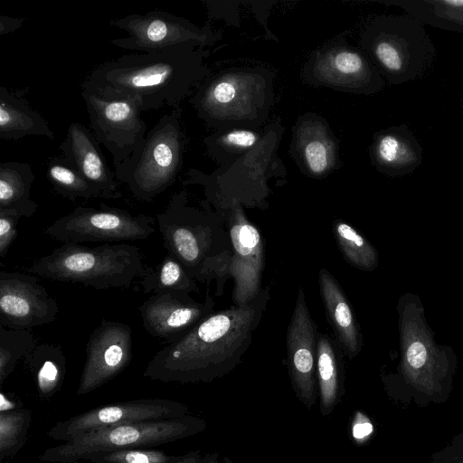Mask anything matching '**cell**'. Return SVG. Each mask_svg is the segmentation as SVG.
<instances>
[{
	"label": "cell",
	"instance_id": "14",
	"mask_svg": "<svg viewBox=\"0 0 463 463\" xmlns=\"http://www.w3.org/2000/svg\"><path fill=\"white\" fill-rule=\"evenodd\" d=\"M58 302L36 277L20 272H0V325L28 329L53 322Z\"/></svg>",
	"mask_w": 463,
	"mask_h": 463
},
{
	"label": "cell",
	"instance_id": "30",
	"mask_svg": "<svg viewBox=\"0 0 463 463\" xmlns=\"http://www.w3.org/2000/svg\"><path fill=\"white\" fill-rule=\"evenodd\" d=\"M32 421L26 409L0 412V463L13 458L24 444Z\"/></svg>",
	"mask_w": 463,
	"mask_h": 463
},
{
	"label": "cell",
	"instance_id": "12",
	"mask_svg": "<svg viewBox=\"0 0 463 463\" xmlns=\"http://www.w3.org/2000/svg\"><path fill=\"white\" fill-rule=\"evenodd\" d=\"M186 199L184 191L174 194L156 218L167 252L194 279L209 258L211 230L203 214L186 205Z\"/></svg>",
	"mask_w": 463,
	"mask_h": 463
},
{
	"label": "cell",
	"instance_id": "3",
	"mask_svg": "<svg viewBox=\"0 0 463 463\" xmlns=\"http://www.w3.org/2000/svg\"><path fill=\"white\" fill-rule=\"evenodd\" d=\"M397 314L400 362L391 378L419 406L446 402L458 368L456 353L436 341L418 295L403 293Z\"/></svg>",
	"mask_w": 463,
	"mask_h": 463
},
{
	"label": "cell",
	"instance_id": "26",
	"mask_svg": "<svg viewBox=\"0 0 463 463\" xmlns=\"http://www.w3.org/2000/svg\"><path fill=\"white\" fill-rule=\"evenodd\" d=\"M46 176L54 191L75 201L78 198H103V194L87 181L62 156L51 157L47 162Z\"/></svg>",
	"mask_w": 463,
	"mask_h": 463
},
{
	"label": "cell",
	"instance_id": "40",
	"mask_svg": "<svg viewBox=\"0 0 463 463\" xmlns=\"http://www.w3.org/2000/svg\"><path fill=\"white\" fill-rule=\"evenodd\" d=\"M462 104H463V97H462Z\"/></svg>",
	"mask_w": 463,
	"mask_h": 463
},
{
	"label": "cell",
	"instance_id": "4",
	"mask_svg": "<svg viewBox=\"0 0 463 463\" xmlns=\"http://www.w3.org/2000/svg\"><path fill=\"white\" fill-rule=\"evenodd\" d=\"M47 279L81 283L96 289L128 288L150 269L140 249L127 243L87 247L64 243L35 260L28 269Z\"/></svg>",
	"mask_w": 463,
	"mask_h": 463
},
{
	"label": "cell",
	"instance_id": "31",
	"mask_svg": "<svg viewBox=\"0 0 463 463\" xmlns=\"http://www.w3.org/2000/svg\"><path fill=\"white\" fill-rule=\"evenodd\" d=\"M174 456L147 448L94 453L85 460L92 463H168Z\"/></svg>",
	"mask_w": 463,
	"mask_h": 463
},
{
	"label": "cell",
	"instance_id": "24",
	"mask_svg": "<svg viewBox=\"0 0 463 463\" xmlns=\"http://www.w3.org/2000/svg\"><path fill=\"white\" fill-rule=\"evenodd\" d=\"M145 293L180 291L189 293L197 289L193 276L175 256L168 253L139 281Z\"/></svg>",
	"mask_w": 463,
	"mask_h": 463
},
{
	"label": "cell",
	"instance_id": "39",
	"mask_svg": "<svg viewBox=\"0 0 463 463\" xmlns=\"http://www.w3.org/2000/svg\"><path fill=\"white\" fill-rule=\"evenodd\" d=\"M22 409L20 403L15 402L14 398H9L7 394L1 392L0 394V412L12 411Z\"/></svg>",
	"mask_w": 463,
	"mask_h": 463
},
{
	"label": "cell",
	"instance_id": "37",
	"mask_svg": "<svg viewBox=\"0 0 463 463\" xmlns=\"http://www.w3.org/2000/svg\"><path fill=\"white\" fill-rule=\"evenodd\" d=\"M168 463H218L216 454L201 455L200 451H190L180 456H174Z\"/></svg>",
	"mask_w": 463,
	"mask_h": 463
},
{
	"label": "cell",
	"instance_id": "10",
	"mask_svg": "<svg viewBox=\"0 0 463 463\" xmlns=\"http://www.w3.org/2000/svg\"><path fill=\"white\" fill-rule=\"evenodd\" d=\"M188 413L185 404L169 399L151 398L116 402L58 421L50 428L47 436L65 443L80 435L112 426L178 419Z\"/></svg>",
	"mask_w": 463,
	"mask_h": 463
},
{
	"label": "cell",
	"instance_id": "33",
	"mask_svg": "<svg viewBox=\"0 0 463 463\" xmlns=\"http://www.w3.org/2000/svg\"><path fill=\"white\" fill-rule=\"evenodd\" d=\"M429 463H463V432L456 434L442 449L434 452Z\"/></svg>",
	"mask_w": 463,
	"mask_h": 463
},
{
	"label": "cell",
	"instance_id": "19",
	"mask_svg": "<svg viewBox=\"0 0 463 463\" xmlns=\"http://www.w3.org/2000/svg\"><path fill=\"white\" fill-rule=\"evenodd\" d=\"M372 157L382 173L392 177L404 176L420 165L423 148L409 127L402 123L376 136Z\"/></svg>",
	"mask_w": 463,
	"mask_h": 463
},
{
	"label": "cell",
	"instance_id": "21",
	"mask_svg": "<svg viewBox=\"0 0 463 463\" xmlns=\"http://www.w3.org/2000/svg\"><path fill=\"white\" fill-rule=\"evenodd\" d=\"M27 136L54 138L48 122L30 107L24 90L0 87V138L18 140Z\"/></svg>",
	"mask_w": 463,
	"mask_h": 463
},
{
	"label": "cell",
	"instance_id": "36",
	"mask_svg": "<svg viewBox=\"0 0 463 463\" xmlns=\"http://www.w3.org/2000/svg\"><path fill=\"white\" fill-rule=\"evenodd\" d=\"M373 428L370 420L362 412L357 411L352 426V434L357 442L366 440L373 433Z\"/></svg>",
	"mask_w": 463,
	"mask_h": 463
},
{
	"label": "cell",
	"instance_id": "28",
	"mask_svg": "<svg viewBox=\"0 0 463 463\" xmlns=\"http://www.w3.org/2000/svg\"><path fill=\"white\" fill-rule=\"evenodd\" d=\"M388 4L399 6L424 24L463 33V10L443 9L432 0H397Z\"/></svg>",
	"mask_w": 463,
	"mask_h": 463
},
{
	"label": "cell",
	"instance_id": "29",
	"mask_svg": "<svg viewBox=\"0 0 463 463\" xmlns=\"http://www.w3.org/2000/svg\"><path fill=\"white\" fill-rule=\"evenodd\" d=\"M28 329H11L0 325V385L11 374L17 363L36 346Z\"/></svg>",
	"mask_w": 463,
	"mask_h": 463
},
{
	"label": "cell",
	"instance_id": "11",
	"mask_svg": "<svg viewBox=\"0 0 463 463\" xmlns=\"http://www.w3.org/2000/svg\"><path fill=\"white\" fill-rule=\"evenodd\" d=\"M111 26L124 30L127 37L110 41L124 50L154 52L184 45L194 46L208 43L209 33L189 21L165 11L144 14H128L111 20Z\"/></svg>",
	"mask_w": 463,
	"mask_h": 463
},
{
	"label": "cell",
	"instance_id": "34",
	"mask_svg": "<svg viewBox=\"0 0 463 463\" xmlns=\"http://www.w3.org/2000/svg\"><path fill=\"white\" fill-rule=\"evenodd\" d=\"M19 216L0 213V257L7 254L10 246L17 236Z\"/></svg>",
	"mask_w": 463,
	"mask_h": 463
},
{
	"label": "cell",
	"instance_id": "32",
	"mask_svg": "<svg viewBox=\"0 0 463 463\" xmlns=\"http://www.w3.org/2000/svg\"><path fill=\"white\" fill-rule=\"evenodd\" d=\"M304 156L307 166L313 174H322L329 166V147L322 140L314 139L309 141L305 146Z\"/></svg>",
	"mask_w": 463,
	"mask_h": 463
},
{
	"label": "cell",
	"instance_id": "5",
	"mask_svg": "<svg viewBox=\"0 0 463 463\" xmlns=\"http://www.w3.org/2000/svg\"><path fill=\"white\" fill-rule=\"evenodd\" d=\"M364 44L381 73L393 85L422 77L436 58L425 24L407 14L377 18L366 31Z\"/></svg>",
	"mask_w": 463,
	"mask_h": 463
},
{
	"label": "cell",
	"instance_id": "1",
	"mask_svg": "<svg viewBox=\"0 0 463 463\" xmlns=\"http://www.w3.org/2000/svg\"><path fill=\"white\" fill-rule=\"evenodd\" d=\"M266 293L210 314L148 362L144 376L162 383L211 382L232 370L248 350L265 309Z\"/></svg>",
	"mask_w": 463,
	"mask_h": 463
},
{
	"label": "cell",
	"instance_id": "25",
	"mask_svg": "<svg viewBox=\"0 0 463 463\" xmlns=\"http://www.w3.org/2000/svg\"><path fill=\"white\" fill-rule=\"evenodd\" d=\"M317 372L321 412L326 415L334 409L339 392L338 359L335 346L326 335H320L317 337Z\"/></svg>",
	"mask_w": 463,
	"mask_h": 463
},
{
	"label": "cell",
	"instance_id": "8",
	"mask_svg": "<svg viewBox=\"0 0 463 463\" xmlns=\"http://www.w3.org/2000/svg\"><path fill=\"white\" fill-rule=\"evenodd\" d=\"M180 118L181 109H173L147 133L140 157L123 181L136 199L151 202L175 183L185 146Z\"/></svg>",
	"mask_w": 463,
	"mask_h": 463
},
{
	"label": "cell",
	"instance_id": "6",
	"mask_svg": "<svg viewBox=\"0 0 463 463\" xmlns=\"http://www.w3.org/2000/svg\"><path fill=\"white\" fill-rule=\"evenodd\" d=\"M203 420L183 418L112 426L80 435L69 442L44 450L39 460L51 463H75L98 452L150 448L170 443L203 431Z\"/></svg>",
	"mask_w": 463,
	"mask_h": 463
},
{
	"label": "cell",
	"instance_id": "18",
	"mask_svg": "<svg viewBox=\"0 0 463 463\" xmlns=\"http://www.w3.org/2000/svg\"><path fill=\"white\" fill-rule=\"evenodd\" d=\"M92 131L79 122L68 127L59 149L61 156L104 196L119 199L122 194L115 173L107 165Z\"/></svg>",
	"mask_w": 463,
	"mask_h": 463
},
{
	"label": "cell",
	"instance_id": "2",
	"mask_svg": "<svg viewBox=\"0 0 463 463\" xmlns=\"http://www.w3.org/2000/svg\"><path fill=\"white\" fill-rule=\"evenodd\" d=\"M203 72L201 54L184 45L120 56L95 68L83 83L106 98L137 99L143 111L177 109Z\"/></svg>",
	"mask_w": 463,
	"mask_h": 463
},
{
	"label": "cell",
	"instance_id": "35",
	"mask_svg": "<svg viewBox=\"0 0 463 463\" xmlns=\"http://www.w3.org/2000/svg\"><path fill=\"white\" fill-rule=\"evenodd\" d=\"M258 140V136L250 130L236 129L229 132L222 137L223 143L237 147H251Z\"/></svg>",
	"mask_w": 463,
	"mask_h": 463
},
{
	"label": "cell",
	"instance_id": "38",
	"mask_svg": "<svg viewBox=\"0 0 463 463\" xmlns=\"http://www.w3.org/2000/svg\"><path fill=\"white\" fill-rule=\"evenodd\" d=\"M24 18L10 17L0 15V35L13 33L19 29L24 24Z\"/></svg>",
	"mask_w": 463,
	"mask_h": 463
},
{
	"label": "cell",
	"instance_id": "7",
	"mask_svg": "<svg viewBox=\"0 0 463 463\" xmlns=\"http://www.w3.org/2000/svg\"><path fill=\"white\" fill-rule=\"evenodd\" d=\"M80 93L92 132L111 154L116 178L123 183L146 142V124L141 118V104L130 97L106 98L83 82Z\"/></svg>",
	"mask_w": 463,
	"mask_h": 463
},
{
	"label": "cell",
	"instance_id": "16",
	"mask_svg": "<svg viewBox=\"0 0 463 463\" xmlns=\"http://www.w3.org/2000/svg\"><path fill=\"white\" fill-rule=\"evenodd\" d=\"M317 345L316 325L299 288L287 332L288 363L297 396L309 408L317 397Z\"/></svg>",
	"mask_w": 463,
	"mask_h": 463
},
{
	"label": "cell",
	"instance_id": "17",
	"mask_svg": "<svg viewBox=\"0 0 463 463\" xmlns=\"http://www.w3.org/2000/svg\"><path fill=\"white\" fill-rule=\"evenodd\" d=\"M233 256L229 270L234 279L232 299L243 306L260 293V278L264 266V245L258 229L241 209H235L230 222Z\"/></svg>",
	"mask_w": 463,
	"mask_h": 463
},
{
	"label": "cell",
	"instance_id": "13",
	"mask_svg": "<svg viewBox=\"0 0 463 463\" xmlns=\"http://www.w3.org/2000/svg\"><path fill=\"white\" fill-rule=\"evenodd\" d=\"M131 359V327L118 321H101L86 344V359L77 394H87L101 387L118 375Z\"/></svg>",
	"mask_w": 463,
	"mask_h": 463
},
{
	"label": "cell",
	"instance_id": "15",
	"mask_svg": "<svg viewBox=\"0 0 463 463\" xmlns=\"http://www.w3.org/2000/svg\"><path fill=\"white\" fill-rule=\"evenodd\" d=\"M213 301L198 303L188 293L161 291L152 294L138 307L145 330L171 343L185 335L211 314Z\"/></svg>",
	"mask_w": 463,
	"mask_h": 463
},
{
	"label": "cell",
	"instance_id": "23",
	"mask_svg": "<svg viewBox=\"0 0 463 463\" xmlns=\"http://www.w3.org/2000/svg\"><path fill=\"white\" fill-rule=\"evenodd\" d=\"M24 361L34 376L40 398L52 397L60 390L66 373V358L61 346L37 345Z\"/></svg>",
	"mask_w": 463,
	"mask_h": 463
},
{
	"label": "cell",
	"instance_id": "22",
	"mask_svg": "<svg viewBox=\"0 0 463 463\" xmlns=\"http://www.w3.org/2000/svg\"><path fill=\"white\" fill-rule=\"evenodd\" d=\"M35 179L27 163H0V213L22 217L33 216L38 204L31 198V186Z\"/></svg>",
	"mask_w": 463,
	"mask_h": 463
},
{
	"label": "cell",
	"instance_id": "9",
	"mask_svg": "<svg viewBox=\"0 0 463 463\" xmlns=\"http://www.w3.org/2000/svg\"><path fill=\"white\" fill-rule=\"evenodd\" d=\"M154 218L106 204L78 206L48 226L45 232L65 243L146 240L155 232Z\"/></svg>",
	"mask_w": 463,
	"mask_h": 463
},
{
	"label": "cell",
	"instance_id": "27",
	"mask_svg": "<svg viewBox=\"0 0 463 463\" xmlns=\"http://www.w3.org/2000/svg\"><path fill=\"white\" fill-rule=\"evenodd\" d=\"M334 232L342 252L351 264L367 271H372L378 266L376 249L353 226L336 221Z\"/></svg>",
	"mask_w": 463,
	"mask_h": 463
},
{
	"label": "cell",
	"instance_id": "20",
	"mask_svg": "<svg viewBox=\"0 0 463 463\" xmlns=\"http://www.w3.org/2000/svg\"><path fill=\"white\" fill-rule=\"evenodd\" d=\"M318 282L326 316L338 345L352 359L360 353L362 346V335L352 307L329 271L321 269Z\"/></svg>",
	"mask_w": 463,
	"mask_h": 463
}]
</instances>
